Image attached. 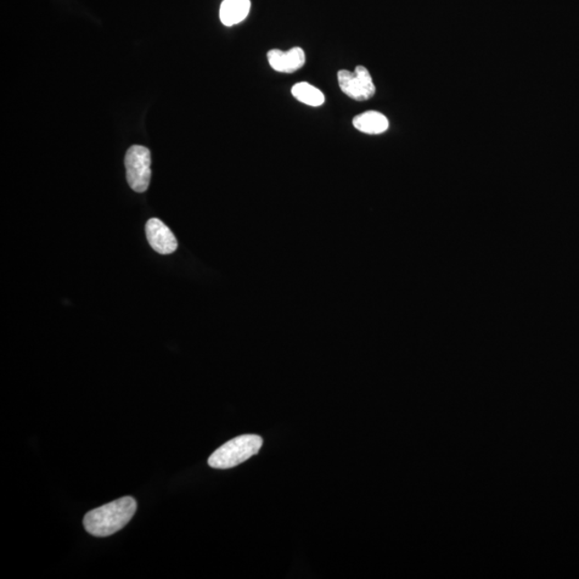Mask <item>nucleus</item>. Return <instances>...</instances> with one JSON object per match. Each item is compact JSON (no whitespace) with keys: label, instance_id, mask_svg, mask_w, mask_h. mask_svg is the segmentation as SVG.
<instances>
[{"label":"nucleus","instance_id":"f257e3e1","mask_svg":"<svg viewBox=\"0 0 579 579\" xmlns=\"http://www.w3.org/2000/svg\"><path fill=\"white\" fill-rule=\"evenodd\" d=\"M136 511V500L132 497H123L88 511L84 517V527L92 536L110 537L125 528Z\"/></svg>","mask_w":579,"mask_h":579},{"label":"nucleus","instance_id":"20e7f679","mask_svg":"<svg viewBox=\"0 0 579 579\" xmlns=\"http://www.w3.org/2000/svg\"><path fill=\"white\" fill-rule=\"evenodd\" d=\"M339 87L348 98L356 101H366L373 98L375 86L367 68L357 66L353 72L341 70L337 75Z\"/></svg>","mask_w":579,"mask_h":579},{"label":"nucleus","instance_id":"7ed1b4c3","mask_svg":"<svg viewBox=\"0 0 579 579\" xmlns=\"http://www.w3.org/2000/svg\"><path fill=\"white\" fill-rule=\"evenodd\" d=\"M150 150L145 146L133 145L128 149L125 158L127 181L136 193L142 194L149 189L151 177Z\"/></svg>","mask_w":579,"mask_h":579},{"label":"nucleus","instance_id":"1a4fd4ad","mask_svg":"<svg viewBox=\"0 0 579 579\" xmlns=\"http://www.w3.org/2000/svg\"><path fill=\"white\" fill-rule=\"evenodd\" d=\"M291 92L294 97L303 104L320 106L325 103L323 93L306 82L295 84Z\"/></svg>","mask_w":579,"mask_h":579},{"label":"nucleus","instance_id":"39448f33","mask_svg":"<svg viewBox=\"0 0 579 579\" xmlns=\"http://www.w3.org/2000/svg\"><path fill=\"white\" fill-rule=\"evenodd\" d=\"M145 232L151 249L158 254L171 255L176 251L178 243L176 235L160 219H149L146 223Z\"/></svg>","mask_w":579,"mask_h":579},{"label":"nucleus","instance_id":"0eeeda50","mask_svg":"<svg viewBox=\"0 0 579 579\" xmlns=\"http://www.w3.org/2000/svg\"><path fill=\"white\" fill-rule=\"evenodd\" d=\"M353 126L358 131L367 134H381L389 129L387 118L376 111H368L353 118Z\"/></svg>","mask_w":579,"mask_h":579},{"label":"nucleus","instance_id":"6e6552de","mask_svg":"<svg viewBox=\"0 0 579 579\" xmlns=\"http://www.w3.org/2000/svg\"><path fill=\"white\" fill-rule=\"evenodd\" d=\"M250 0H223L221 7V20L223 25L240 24L249 14Z\"/></svg>","mask_w":579,"mask_h":579},{"label":"nucleus","instance_id":"423d86ee","mask_svg":"<svg viewBox=\"0 0 579 579\" xmlns=\"http://www.w3.org/2000/svg\"><path fill=\"white\" fill-rule=\"evenodd\" d=\"M269 66L275 71L283 73H294L303 68L306 63V54L301 48H294L290 50H271L267 53Z\"/></svg>","mask_w":579,"mask_h":579},{"label":"nucleus","instance_id":"f03ea898","mask_svg":"<svg viewBox=\"0 0 579 579\" xmlns=\"http://www.w3.org/2000/svg\"><path fill=\"white\" fill-rule=\"evenodd\" d=\"M260 436L244 435L224 443L209 458V465L215 469H231L255 457L262 448Z\"/></svg>","mask_w":579,"mask_h":579}]
</instances>
